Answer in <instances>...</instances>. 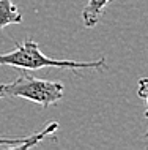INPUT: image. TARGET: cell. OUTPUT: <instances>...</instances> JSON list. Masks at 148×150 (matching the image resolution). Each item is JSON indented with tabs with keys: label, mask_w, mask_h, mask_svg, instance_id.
I'll list each match as a JSON object with an SVG mask.
<instances>
[{
	"label": "cell",
	"mask_w": 148,
	"mask_h": 150,
	"mask_svg": "<svg viewBox=\"0 0 148 150\" xmlns=\"http://www.w3.org/2000/svg\"><path fill=\"white\" fill-rule=\"evenodd\" d=\"M0 65L16 67L25 71H35L41 68H62V70H107L106 59L93 60V62H76V60H58L43 55L38 43L27 38L24 43L16 44V47L11 52L0 54Z\"/></svg>",
	"instance_id": "6da1fadb"
},
{
	"label": "cell",
	"mask_w": 148,
	"mask_h": 150,
	"mask_svg": "<svg viewBox=\"0 0 148 150\" xmlns=\"http://www.w3.org/2000/svg\"><path fill=\"white\" fill-rule=\"evenodd\" d=\"M112 0H88L87 5L83 6V11H82V21H83V25L87 29H91L95 27L99 21V18L102 16L106 6L109 5Z\"/></svg>",
	"instance_id": "277c9868"
},
{
	"label": "cell",
	"mask_w": 148,
	"mask_h": 150,
	"mask_svg": "<svg viewBox=\"0 0 148 150\" xmlns=\"http://www.w3.org/2000/svg\"><path fill=\"white\" fill-rule=\"evenodd\" d=\"M60 125L57 122H49L41 131L35 133L32 136H22V137H0V149H30L38 145L41 141H44L47 136L54 134L58 129Z\"/></svg>",
	"instance_id": "3957f363"
},
{
	"label": "cell",
	"mask_w": 148,
	"mask_h": 150,
	"mask_svg": "<svg viewBox=\"0 0 148 150\" xmlns=\"http://www.w3.org/2000/svg\"><path fill=\"white\" fill-rule=\"evenodd\" d=\"M22 19V13L13 0H0V30L11 24H21Z\"/></svg>",
	"instance_id": "5b68a950"
},
{
	"label": "cell",
	"mask_w": 148,
	"mask_h": 150,
	"mask_svg": "<svg viewBox=\"0 0 148 150\" xmlns=\"http://www.w3.org/2000/svg\"><path fill=\"white\" fill-rule=\"evenodd\" d=\"M145 90H147V79H140V90H139V95H140L143 100H147Z\"/></svg>",
	"instance_id": "8992f818"
},
{
	"label": "cell",
	"mask_w": 148,
	"mask_h": 150,
	"mask_svg": "<svg viewBox=\"0 0 148 150\" xmlns=\"http://www.w3.org/2000/svg\"><path fill=\"white\" fill-rule=\"evenodd\" d=\"M65 86L58 81H47L32 76L24 70L21 76L6 84H0V100L2 98H22L49 108L63 98Z\"/></svg>",
	"instance_id": "7a4b0ae2"
}]
</instances>
